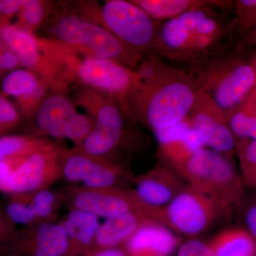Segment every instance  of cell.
<instances>
[{
	"label": "cell",
	"instance_id": "6da1fadb",
	"mask_svg": "<svg viewBox=\"0 0 256 256\" xmlns=\"http://www.w3.org/2000/svg\"><path fill=\"white\" fill-rule=\"evenodd\" d=\"M136 70L139 84L131 118L139 119L154 132L188 118L200 90L191 74L156 56H148Z\"/></svg>",
	"mask_w": 256,
	"mask_h": 256
},
{
	"label": "cell",
	"instance_id": "7a4b0ae2",
	"mask_svg": "<svg viewBox=\"0 0 256 256\" xmlns=\"http://www.w3.org/2000/svg\"><path fill=\"white\" fill-rule=\"evenodd\" d=\"M67 48L62 60L66 80H76L92 92L114 101L130 117L133 98L139 84L136 70L118 62L82 55Z\"/></svg>",
	"mask_w": 256,
	"mask_h": 256
},
{
	"label": "cell",
	"instance_id": "3957f363",
	"mask_svg": "<svg viewBox=\"0 0 256 256\" xmlns=\"http://www.w3.org/2000/svg\"><path fill=\"white\" fill-rule=\"evenodd\" d=\"M178 174L188 185L215 202L230 218L236 214L245 197V184L232 160L206 148L196 152Z\"/></svg>",
	"mask_w": 256,
	"mask_h": 256
},
{
	"label": "cell",
	"instance_id": "277c9868",
	"mask_svg": "<svg viewBox=\"0 0 256 256\" xmlns=\"http://www.w3.org/2000/svg\"><path fill=\"white\" fill-rule=\"evenodd\" d=\"M200 90L228 112L256 86V72L242 58L213 54L198 60L190 73Z\"/></svg>",
	"mask_w": 256,
	"mask_h": 256
},
{
	"label": "cell",
	"instance_id": "5b68a950",
	"mask_svg": "<svg viewBox=\"0 0 256 256\" xmlns=\"http://www.w3.org/2000/svg\"><path fill=\"white\" fill-rule=\"evenodd\" d=\"M53 30L56 42L80 54L114 60L134 70L142 62V56L108 30L79 14H58L54 20Z\"/></svg>",
	"mask_w": 256,
	"mask_h": 256
},
{
	"label": "cell",
	"instance_id": "8992f818",
	"mask_svg": "<svg viewBox=\"0 0 256 256\" xmlns=\"http://www.w3.org/2000/svg\"><path fill=\"white\" fill-rule=\"evenodd\" d=\"M149 214L174 233L190 238L228 220L215 202L188 184L166 206L151 208Z\"/></svg>",
	"mask_w": 256,
	"mask_h": 256
},
{
	"label": "cell",
	"instance_id": "52a82bcc",
	"mask_svg": "<svg viewBox=\"0 0 256 256\" xmlns=\"http://www.w3.org/2000/svg\"><path fill=\"white\" fill-rule=\"evenodd\" d=\"M97 22L130 48L150 55L160 26L131 0H108L98 10Z\"/></svg>",
	"mask_w": 256,
	"mask_h": 256
},
{
	"label": "cell",
	"instance_id": "ba28073f",
	"mask_svg": "<svg viewBox=\"0 0 256 256\" xmlns=\"http://www.w3.org/2000/svg\"><path fill=\"white\" fill-rule=\"evenodd\" d=\"M30 118L35 136L68 139L80 148L94 126L92 118L78 112L63 92L46 94Z\"/></svg>",
	"mask_w": 256,
	"mask_h": 256
},
{
	"label": "cell",
	"instance_id": "9c48e42d",
	"mask_svg": "<svg viewBox=\"0 0 256 256\" xmlns=\"http://www.w3.org/2000/svg\"><path fill=\"white\" fill-rule=\"evenodd\" d=\"M134 176L124 165L108 156L89 154L76 148L67 150L62 164V178L89 188H128Z\"/></svg>",
	"mask_w": 256,
	"mask_h": 256
},
{
	"label": "cell",
	"instance_id": "30bf717a",
	"mask_svg": "<svg viewBox=\"0 0 256 256\" xmlns=\"http://www.w3.org/2000/svg\"><path fill=\"white\" fill-rule=\"evenodd\" d=\"M0 37L24 68L36 74L54 92H64L66 88L68 82L47 56L44 40L28 28L11 23L0 26Z\"/></svg>",
	"mask_w": 256,
	"mask_h": 256
},
{
	"label": "cell",
	"instance_id": "8fae6325",
	"mask_svg": "<svg viewBox=\"0 0 256 256\" xmlns=\"http://www.w3.org/2000/svg\"><path fill=\"white\" fill-rule=\"evenodd\" d=\"M64 203L70 210H85L98 218L106 220L132 212L149 213L150 207L146 206L128 188H89L73 186L62 190Z\"/></svg>",
	"mask_w": 256,
	"mask_h": 256
},
{
	"label": "cell",
	"instance_id": "7c38bea8",
	"mask_svg": "<svg viewBox=\"0 0 256 256\" xmlns=\"http://www.w3.org/2000/svg\"><path fill=\"white\" fill-rule=\"evenodd\" d=\"M89 92L84 106L94 116V126L80 148L89 154L108 156L120 144L124 134V112L114 101Z\"/></svg>",
	"mask_w": 256,
	"mask_h": 256
},
{
	"label": "cell",
	"instance_id": "4fadbf2b",
	"mask_svg": "<svg viewBox=\"0 0 256 256\" xmlns=\"http://www.w3.org/2000/svg\"><path fill=\"white\" fill-rule=\"evenodd\" d=\"M66 151L52 142L26 158L10 176L9 194H23L50 188L62 178V164Z\"/></svg>",
	"mask_w": 256,
	"mask_h": 256
},
{
	"label": "cell",
	"instance_id": "5bb4252c",
	"mask_svg": "<svg viewBox=\"0 0 256 256\" xmlns=\"http://www.w3.org/2000/svg\"><path fill=\"white\" fill-rule=\"evenodd\" d=\"M188 119L204 146L232 160L236 154V138L226 112L204 92H198Z\"/></svg>",
	"mask_w": 256,
	"mask_h": 256
},
{
	"label": "cell",
	"instance_id": "9a60e30c",
	"mask_svg": "<svg viewBox=\"0 0 256 256\" xmlns=\"http://www.w3.org/2000/svg\"><path fill=\"white\" fill-rule=\"evenodd\" d=\"M6 256H68L69 240L60 222H41L16 232Z\"/></svg>",
	"mask_w": 256,
	"mask_h": 256
},
{
	"label": "cell",
	"instance_id": "2e32d148",
	"mask_svg": "<svg viewBox=\"0 0 256 256\" xmlns=\"http://www.w3.org/2000/svg\"><path fill=\"white\" fill-rule=\"evenodd\" d=\"M132 184L136 196L150 208L166 206L188 185L178 172L161 163L134 176Z\"/></svg>",
	"mask_w": 256,
	"mask_h": 256
},
{
	"label": "cell",
	"instance_id": "e0dca14e",
	"mask_svg": "<svg viewBox=\"0 0 256 256\" xmlns=\"http://www.w3.org/2000/svg\"><path fill=\"white\" fill-rule=\"evenodd\" d=\"M207 15L205 10H192L165 21L160 25L149 56L180 60L194 31Z\"/></svg>",
	"mask_w": 256,
	"mask_h": 256
},
{
	"label": "cell",
	"instance_id": "ac0fdd59",
	"mask_svg": "<svg viewBox=\"0 0 256 256\" xmlns=\"http://www.w3.org/2000/svg\"><path fill=\"white\" fill-rule=\"evenodd\" d=\"M48 86L36 74L25 68H18L2 80L3 95L16 100L22 117L30 118L46 96Z\"/></svg>",
	"mask_w": 256,
	"mask_h": 256
},
{
	"label": "cell",
	"instance_id": "d6986e66",
	"mask_svg": "<svg viewBox=\"0 0 256 256\" xmlns=\"http://www.w3.org/2000/svg\"><path fill=\"white\" fill-rule=\"evenodd\" d=\"M153 222L156 220L146 212H129L106 220L100 224L86 256L102 249L124 246L140 228Z\"/></svg>",
	"mask_w": 256,
	"mask_h": 256
},
{
	"label": "cell",
	"instance_id": "ffe728a7",
	"mask_svg": "<svg viewBox=\"0 0 256 256\" xmlns=\"http://www.w3.org/2000/svg\"><path fill=\"white\" fill-rule=\"evenodd\" d=\"M180 242L168 227L153 222L140 228L124 247L129 256H171Z\"/></svg>",
	"mask_w": 256,
	"mask_h": 256
},
{
	"label": "cell",
	"instance_id": "44dd1931",
	"mask_svg": "<svg viewBox=\"0 0 256 256\" xmlns=\"http://www.w3.org/2000/svg\"><path fill=\"white\" fill-rule=\"evenodd\" d=\"M98 217L85 210H70L60 220L69 240L68 256H86L100 223Z\"/></svg>",
	"mask_w": 256,
	"mask_h": 256
},
{
	"label": "cell",
	"instance_id": "7402d4cb",
	"mask_svg": "<svg viewBox=\"0 0 256 256\" xmlns=\"http://www.w3.org/2000/svg\"><path fill=\"white\" fill-rule=\"evenodd\" d=\"M224 34V26L220 20L214 14L208 15L194 31L180 60L198 62L213 54Z\"/></svg>",
	"mask_w": 256,
	"mask_h": 256
},
{
	"label": "cell",
	"instance_id": "603a6c76",
	"mask_svg": "<svg viewBox=\"0 0 256 256\" xmlns=\"http://www.w3.org/2000/svg\"><path fill=\"white\" fill-rule=\"evenodd\" d=\"M156 21L170 20L195 10H210L228 6L229 2L218 0H131Z\"/></svg>",
	"mask_w": 256,
	"mask_h": 256
},
{
	"label": "cell",
	"instance_id": "cb8c5ba5",
	"mask_svg": "<svg viewBox=\"0 0 256 256\" xmlns=\"http://www.w3.org/2000/svg\"><path fill=\"white\" fill-rule=\"evenodd\" d=\"M208 245L214 256H256V242L242 227L222 230Z\"/></svg>",
	"mask_w": 256,
	"mask_h": 256
},
{
	"label": "cell",
	"instance_id": "d4e9b609",
	"mask_svg": "<svg viewBox=\"0 0 256 256\" xmlns=\"http://www.w3.org/2000/svg\"><path fill=\"white\" fill-rule=\"evenodd\" d=\"M202 148L204 144L191 128L182 137L159 146L158 152L161 164L178 171Z\"/></svg>",
	"mask_w": 256,
	"mask_h": 256
},
{
	"label": "cell",
	"instance_id": "484cf974",
	"mask_svg": "<svg viewBox=\"0 0 256 256\" xmlns=\"http://www.w3.org/2000/svg\"><path fill=\"white\" fill-rule=\"evenodd\" d=\"M226 114L235 138L256 141V98L252 90Z\"/></svg>",
	"mask_w": 256,
	"mask_h": 256
},
{
	"label": "cell",
	"instance_id": "4316f807",
	"mask_svg": "<svg viewBox=\"0 0 256 256\" xmlns=\"http://www.w3.org/2000/svg\"><path fill=\"white\" fill-rule=\"evenodd\" d=\"M52 142L46 137L35 134L0 136V162L28 158Z\"/></svg>",
	"mask_w": 256,
	"mask_h": 256
},
{
	"label": "cell",
	"instance_id": "83f0119b",
	"mask_svg": "<svg viewBox=\"0 0 256 256\" xmlns=\"http://www.w3.org/2000/svg\"><path fill=\"white\" fill-rule=\"evenodd\" d=\"M21 195L28 202L38 223L55 222L58 210L64 203L63 192L50 188Z\"/></svg>",
	"mask_w": 256,
	"mask_h": 256
},
{
	"label": "cell",
	"instance_id": "f1b7e54d",
	"mask_svg": "<svg viewBox=\"0 0 256 256\" xmlns=\"http://www.w3.org/2000/svg\"><path fill=\"white\" fill-rule=\"evenodd\" d=\"M235 153L238 156L242 181L256 191V141L236 138Z\"/></svg>",
	"mask_w": 256,
	"mask_h": 256
},
{
	"label": "cell",
	"instance_id": "f546056e",
	"mask_svg": "<svg viewBox=\"0 0 256 256\" xmlns=\"http://www.w3.org/2000/svg\"><path fill=\"white\" fill-rule=\"evenodd\" d=\"M46 2L40 0H24L18 13V26L33 32L38 28L46 14Z\"/></svg>",
	"mask_w": 256,
	"mask_h": 256
},
{
	"label": "cell",
	"instance_id": "4dcf8cb0",
	"mask_svg": "<svg viewBox=\"0 0 256 256\" xmlns=\"http://www.w3.org/2000/svg\"><path fill=\"white\" fill-rule=\"evenodd\" d=\"M235 10L239 30L245 34L256 24V0H239Z\"/></svg>",
	"mask_w": 256,
	"mask_h": 256
},
{
	"label": "cell",
	"instance_id": "1f68e13d",
	"mask_svg": "<svg viewBox=\"0 0 256 256\" xmlns=\"http://www.w3.org/2000/svg\"><path fill=\"white\" fill-rule=\"evenodd\" d=\"M236 214L242 217L244 228L256 242V196H248L246 194L237 210Z\"/></svg>",
	"mask_w": 256,
	"mask_h": 256
},
{
	"label": "cell",
	"instance_id": "d6a6232c",
	"mask_svg": "<svg viewBox=\"0 0 256 256\" xmlns=\"http://www.w3.org/2000/svg\"><path fill=\"white\" fill-rule=\"evenodd\" d=\"M22 118L16 106L3 94L0 95V121L6 134L20 124Z\"/></svg>",
	"mask_w": 256,
	"mask_h": 256
},
{
	"label": "cell",
	"instance_id": "836d02e7",
	"mask_svg": "<svg viewBox=\"0 0 256 256\" xmlns=\"http://www.w3.org/2000/svg\"><path fill=\"white\" fill-rule=\"evenodd\" d=\"M175 256H214L208 242L196 238H190L183 242Z\"/></svg>",
	"mask_w": 256,
	"mask_h": 256
},
{
	"label": "cell",
	"instance_id": "e575fe53",
	"mask_svg": "<svg viewBox=\"0 0 256 256\" xmlns=\"http://www.w3.org/2000/svg\"><path fill=\"white\" fill-rule=\"evenodd\" d=\"M20 62L14 54L5 44L0 37V78H3L10 72L20 68Z\"/></svg>",
	"mask_w": 256,
	"mask_h": 256
},
{
	"label": "cell",
	"instance_id": "d590c367",
	"mask_svg": "<svg viewBox=\"0 0 256 256\" xmlns=\"http://www.w3.org/2000/svg\"><path fill=\"white\" fill-rule=\"evenodd\" d=\"M26 158H18L0 162V192L9 194L8 182L11 175Z\"/></svg>",
	"mask_w": 256,
	"mask_h": 256
},
{
	"label": "cell",
	"instance_id": "8d00e7d4",
	"mask_svg": "<svg viewBox=\"0 0 256 256\" xmlns=\"http://www.w3.org/2000/svg\"><path fill=\"white\" fill-rule=\"evenodd\" d=\"M16 233L14 224L0 208V248L4 249Z\"/></svg>",
	"mask_w": 256,
	"mask_h": 256
},
{
	"label": "cell",
	"instance_id": "74e56055",
	"mask_svg": "<svg viewBox=\"0 0 256 256\" xmlns=\"http://www.w3.org/2000/svg\"><path fill=\"white\" fill-rule=\"evenodd\" d=\"M24 0H0V16L5 23H10V20L18 14Z\"/></svg>",
	"mask_w": 256,
	"mask_h": 256
},
{
	"label": "cell",
	"instance_id": "f35d334b",
	"mask_svg": "<svg viewBox=\"0 0 256 256\" xmlns=\"http://www.w3.org/2000/svg\"><path fill=\"white\" fill-rule=\"evenodd\" d=\"M86 256H129L124 246L102 249Z\"/></svg>",
	"mask_w": 256,
	"mask_h": 256
},
{
	"label": "cell",
	"instance_id": "ab89813d",
	"mask_svg": "<svg viewBox=\"0 0 256 256\" xmlns=\"http://www.w3.org/2000/svg\"><path fill=\"white\" fill-rule=\"evenodd\" d=\"M245 42L249 44H256V24L244 34Z\"/></svg>",
	"mask_w": 256,
	"mask_h": 256
},
{
	"label": "cell",
	"instance_id": "60d3db41",
	"mask_svg": "<svg viewBox=\"0 0 256 256\" xmlns=\"http://www.w3.org/2000/svg\"><path fill=\"white\" fill-rule=\"evenodd\" d=\"M4 134H6V132H5V130L4 128H3L2 124H1V121H0V136H4Z\"/></svg>",
	"mask_w": 256,
	"mask_h": 256
},
{
	"label": "cell",
	"instance_id": "b9f144b4",
	"mask_svg": "<svg viewBox=\"0 0 256 256\" xmlns=\"http://www.w3.org/2000/svg\"><path fill=\"white\" fill-rule=\"evenodd\" d=\"M4 24L6 23H5L4 21H3L2 18L1 16H0V26H1V25Z\"/></svg>",
	"mask_w": 256,
	"mask_h": 256
},
{
	"label": "cell",
	"instance_id": "7bdbcfd3",
	"mask_svg": "<svg viewBox=\"0 0 256 256\" xmlns=\"http://www.w3.org/2000/svg\"><path fill=\"white\" fill-rule=\"evenodd\" d=\"M252 66H254V69H255V70L256 72V62L255 64H254V65H252Z\"/></svg>",
	"mask_w": 256,
	"mask_h": 256
},
{
	"label": "cell",
	"instance_id": "ee69618b",
	"mask_svg": "<svg viewBox=\"0 0 256 256\" xmlns=\"http://www.w3.org/2000/svg\"></svg>",
	"mask_w": 256,
	"mask_h": 256
}]
</instances>
